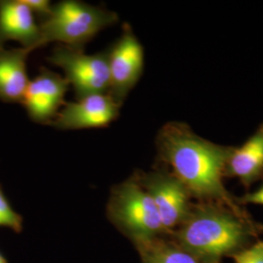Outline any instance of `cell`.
Segmentation results:
<instances>
[{
    "instance_id": "obj_1",
    "label": "cell",
    "mask_w": 263,
    "mask_h": 263,
    "mask_svg": "<svg viewBox=\"0 0 263 263\" xmlns=\"http://www.w3.org/2000/svg\"><path fill=\"white\" fill-rule=\"evenodd\" d=\"M160 156L173 174L202 202L224 206L245 219H251L226 190L222 179L233 148L202 139L183 123L165 125L157 138Z\"/></svg>"
},
{
    "instance_id": "obj_2",
    "label": "cell",
    "mask_w": 263,
    "mask_h": 263,
    "mask_svg": "<svg viewBox=\"0 0 263 263\" xmlns=\"http://www.w3.org/2000/svg\"><path fill=\"white\" fill-rule=\"evenodd\" d=\"M259 230L251 219H245L216 203L201 202L173 232V241L202 263H220L223 256L240 252Z\"/></svg>"
},
{
    "instance_id": "obj_3",
    "label": "cell",
    "mask_w": 263,
    "mask_h": 263,
    "mask_svg": "<svg viewBox=\"0 0 263 263\" xmlns=\"http://www.w3.org/2000/svg\"><path fill=\"white\" fill-rule=\"evenodd\" d=\"M116 13L82 1L65 0L53 5L51 15L39 24L41 46L58 42L82 49L105 28L117 23Z\"/></svg>"
},
{
    "instance_id": "obj_4",
    "label": "cell",
    "mask_w": 263,
    "mask_h": 263,
    "mask_svg": "<svg viewBox=\"0 0 263 263\" xmlns=\"http://www.w3.org/2000/svg\"><path fill=\"white\" fill-rule=\"evenodd\" d=\"M107 215L136 245L159 238L166 232L153 200L137 178L112 188Z\"/></svg>"
},
{
    "instance_id": "obj_5",
    "label": "cell",
    "mask_w": 263,
    "mask_h": 263,
    "mask_svg": "<svg viewBox=\"0 0 263 263\" xmlns=\"http://www.w3.org/2000/svg\"><path fill=\"white\" fill-rule=\"evenodd\" d=\"M54 66L61 67L65 78L74 88L77 100L88 96L107 94L109 90L108 51L93 55L82 49L58 45L48 58Z\"/></svg>"
},
{
    "instance_id": "obj_6",
    "label": "cell",
    "mask_w": 263,
    "mask_h": 263,
    "mask_svg": "<svg viewBox=\"0 0 263 263\" xmlns=\"http://www.w3.org/2000/svg\"><path fill=\"white\" fill-rule=\"evenodd\" d=\"M108 51L109 90L116 104L122 105L132 89L141 78L144 66V53L141 42L130 26H125L122 35Z\"/></svg>"
},
{
    "instance_id": "obj_7",
    "label": "cell",
    "mask_w": 263,
    "mask_h": 263,
    "mask_svg": "<svg viewBox=\"0 0 263 263\" xmlns=\"http://www.w3.org/2000/svg\"><path fill=\"white\" fill-rule=\"evenodd\" d=\"M149 194L166 232L179 227L188 216L191 197L187 188L174 174L154 172L136 177Z\"/></svg>"
},
{
    "instance_id": "obj_8",
    "label": "cell",
    "mask_w": 263,
    "mask_h": 263,
    "mask_svg": "<svg viewBox=\"0 0 263 263\" xmlns=\"http://www.w3.org/2000/svg\"><path fill=\"white\" fill-rule=\"evenodd\" d=\"M119 111L120 105L109 95H92L65 104L50 124L60 130L103 128L114 121Z\"/></svg>"
},
{
    "instance_id": "obj_9",
    "label": "cell",
    "mask_w": 263,
    "mask_h": 263,
    "mask_svg": "<svg viewBox=\"0 0 263 263\" xmlns=\"http://www.w3.org/2000/svg\"><path fill=\"white\" fill-rule=\"evenodd\" d=\"M69 83L56 72L41 68L40 73L29 81L22 104L31 120L37 123H51L66 104L65 96Z\"/></svg>"
},
{
    "instance_id": "obj_10",
    "label": "cell",
    "mask_w": 263,
    "mask_h": 263,
    "mask_svg": "<svg viewBox=\"0 0 263 263\" xmlns=\"http://www.w3.org/2000/svg\"><path fill=\"white\" fill-rule=\"evenodd\" d=\"M40 39L39 25L24 0H0V47L14 40L34 51L41 47Z\"/></svg>"
},
{
    "instance_id": "obj_11",
    "label": "cell",
    "mask_w": 263,
    "mask_h": 263,
    "mask_svg": "<svg viewBox=\"0 0 263 263\" xmlns=\"http://www.w3.org/2000/svg\"><path fill=\"white\" fill-rule=\"evenodd\" d=\"M32 52L27 48L0 47V100L21 103L29 84L27 61Z\"/></svg>"
},
{
    "instance_id": "obj_12",
    "label": "cell",
    "mask_w": 263,
    "mask_h": 263,
    "mask_svg": "<svg viewBox=\"0 0 263 263\" xmlns=\"http://www.w3.org/2000/svg\"><path fill=\"white\" fill-rule=\"evenodd\" d=\"M226 175L234 177L246 185L263 176V124L244 144L233 149L226 165Z\"/></svg>"
},
{
    "instance_id": "obj_13",
    "label": "cell",
    "mask_w": 263,
    "mask_h": 263,
    "mask_svg": "<svg viewBox=\"0 0 263 263\" xmlns=\"http://www.w3.org/2000/svg\"><path fill=\"white\" fill-rule=\"evenodd\" d=\"M136 246L142 263H202L173 240L167 241L159 237Z\"/></svg>"
},
{
    "instance_id": "obj_14",
    "label": "cell",
    "mask_w": 263,
    "mask_h": 263,
    "mask_svg": "<svg viewBox=\"0 0 263 263\" xmlns=\"http://www.w3.org/2000/svg\"><path fill=\"white\" fill-rule=\"evenodd\" d=\"M0 227H7L20 233L23 229V218L12 206L0 186Z\"/></svg>"
},
{
    "instance_id": "obj_15",
    "label": "cell",
    "mask_w": 263,
    "mask_h": 263,
    "mask_svg": "<svg viewBox=\"0 0 263 263\" xmlns=\"http://www.w3.org/2000/svg\"><path fill=\"white\" fill-rule=\"evenodd\" d=\"M235 263H263V242L257 243L241 250L240 252L230 255Z\"/></svg>"
},
{
    "instance_id": "obj_16",
    "label": "cell",
    "mask_w": 263,
    "mask_h": 263,
    "mask_svg": "<svg viewBox=\"0 0 263 263\" xmlns=\"http://www.w3.org/2000/svg\"><path fill=\"white\" fill-rule=\"evenodd\" d=\"M34 15L43 18V21L47 19L51 15L53 5L49 0H24Z\"/></svg>"
},
{
    "instance_id": "obj_17",
    "label": "cell",
    "mask_w": 263,
    "mask_h": 263,
    "mask_svg": "<svg viewBox=\"0 0 263 263\" xmlns=\"http://www.w3.org/2000/svg\"><path fill=\"white\" fill-rule=\"evenodd\" d=\"M240 202L243 204L263 205V184L254 192L246 194L244 197L241 198Z\"/></svg>"
},
{
    "instance_id": "obj_18",
    "label": "cell",
    "mask_w": 263,
    "mask_h": 263,
    "mask_svg": "<svg viewBox=\"0 0 263 263\" xmlns=\"http://www.w3.org/2000/svg\"><path fill=\"white\" fill-rule=\"evenodd\" d=\"M0 263H8L6 257H5L3 254H1V253H0Z\"/></svg>"
}]
</instances>
